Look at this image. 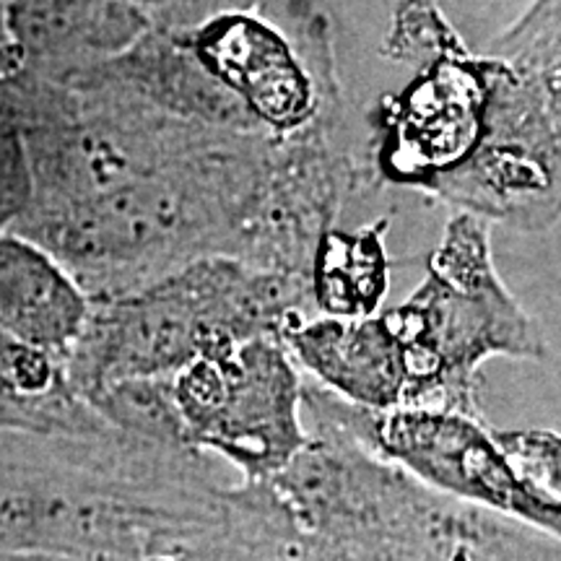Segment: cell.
Segmentation results:
<instances>
[{"label": "cell", "instance_id": "cell-12", "mask_svg": "<svg viewBox=\"0 0 561 561\" xmlns=\"http://www.w3.org/2000/svg\"><path fill=\"white\" fill-rule=\"evenodd\" d=\"M16 70H19V62L13 58L9 32H5V21H3V3H0V81H5L9 76L16 73Z\"/></svg>", "mask_w": 561, "mask_h": 561}, {"label": "cell", "instance_id": "cell-3", "mask_svg": "<svg viewBox=\"0 0 561 561\" xmlns=\"http://www.w3.org/2000/svg\"><path fill=\"white\" fill-rule=\"evenodd\" d=\"M382 314L403 369V409L479 416L483 362L546 356L541 328L494 268L491 224L460 210L442 231L419 289Z\"/></svg>", "mask_w": 561, "mask_h": 561}, {"label": "cell", "instance_id": "cell-1", "mask_svg": "<svg viewBox=\"0 0 561 561\" xmlns=\"http://www.w3.org/2000/svg\"><path fill=\"white\" fill-rule=\"evenodd\" d=\"M307 445L257 483L248 561H561V541L432 489L301 403Z\"/></svg>", "mask_w": 561, "mask_h": 561}, {"label": "cell", "instance_id": "cell-10", "mask_svg": "<svg viewBox=\"0 0 561 561\" xmlns=\"http://www.w3.org/2000/svg\"><path fill=\"white\" fill-rule=\"evenodd\" d=\"M380 219L356 231L331 229L310 265L312 312L325 318H369L380 312L390 286V257Z\"/></svg>", "mask_w": 561, "mask_h": 561}, {"label": "cell", "instance_id": "cell-2", "mask_svg": "<svg viewBox=\"0 0 561 561\" xmlns=\"http://www.w3.org/2000/svg\"><path fill=\"white\" fill-rule=\"evenodd\" d=\"M310 314L307 276L206 257L140 291L91 301L66 362L70 388L89 403L110 385L174 377L214 348L284 339Z\"/></svg>", "mask_w": 561, "mask_h": 561}, {"label": "cell", "instance_id": "cell-4", "mask_svg": "<svg viewBox=\"0 0 561 561\" xmlns=\"http://www.w3.org/2000/svg\"><path fill=\"white\" fill-rule=\"evenodd\" d=\"M434 198L517 231L561 219V58L530 68L486 55L471 149Z\"/></svg>", "mask_w": 561, "mask_h": 561}, {"label": "cell", "instance_id": "cell-9", "mask_svg": "<svg viewBox=\"0 0 561 561\" xmlns=\"http://www.w3.org/2000/svg\"><path fill=\"white\" fill-rule=\"evenodd\" d=\"M0 430L100 434L112 426L70 388L66 364L0 328Z\"/></svg>", "mask_w": 561, "mask_h": 561}, {"label": "cell", "instance_id": "cell-6", "mask_svg": "<svg viewBox=\"0 0 561 561\" xmlns=\"http://www.w3.org/2000/svg\"><path fill=\"white\" fill-rule=\"evenodd\" d=\"M201 68L263 133L294 138L341 125L331 34L310 16L297 42L257 11H224L178 30Z\"/></svg>", "mask_w": 561, "mask_h": 561}, {"label": "cell", "instance_id": "cell-5", "mask_svg": "<svg viewBox=\"0 0 561 561\" xmlns=\"http://www.w3.org/2000/svg\"><path fill=\"white\" fill-rule=\"evenodd\" d=\"M301 380L284 339H252L198 356L172 377L187 447L227 458L244 483L268 481L307 445Z\"/></svg>", "mask_w": 561, "mask_h": 561}, {"label": "cell", "instance_id": "cell-7", "mask_svg": "<svg viewBox=\"0 0 561 561\" xmlns=\"http://www.w3.org/2000/svg\"><path fill=\"white\" fill-rule=\"evenodd\" d=\"M21 73L68 83L121 58L153 19L125 0H0Z\"/></svg>", "mask_w": 561, "mask_h": 561}, {"label": "cell", "instance_id": "cell-11", "mask_svg": "<svg viewBox=\"0 0 561 561\" xmlns=\"http://www.w3.org/2000/svg\"><path fill=\"white\" fill-rule=\"evenodd\" d=\"M34 203L30 146L16 117L0 104V231H13Z\"/></svg>", "mask_w": 561, "mask_h": 561}, {"label": "cell", "instance_id": "cell-13", "mask_svg": "<svg viewBox=\"0 0 561 561\" xmlns=\"http://www.w3.org/2000/svg\"><path fill=\"white\" fill-rule=\"evenodd\" d=\"M0 561H66V559H50V557H30V553H9V551H0Z\"/></svg>", "mask_w": 561, "mask_h": 561}, {"label": "cell", "instance_id": "cell-8", "mask_svg": "<svg viewBox=\"0 0 561 561\" xmlns=\"http://www.w3.org/2000/svg\"><path fill=\"white\" fill-rule=\"evenodd\" d=\"M91 299L45 248L0 231V328L62 364L79 343Z\"/></svg>", "mask_w": 561, "mask_h": 561}]
</instances>
